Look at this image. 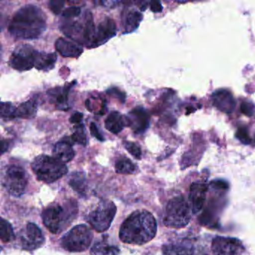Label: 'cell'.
<instances>
[{"label":"cell","instance_id":"603a6c76","mask_svg":"<svg viewBox=\"0 0 255 255\" xmlns=\"http://www.w3.org/2000/svg\"><path fill=\"white\" fill-rule=\"evenodd\" d=\"M142 19V14L139 11L135 9L128 11L125 14V18H124V26H125L124 34L131 33L138 29Z\"/></svg>","mask_w":255,"mask_h":255},{"label":"cell","instance_id":"8992f818","mask_svg":"<svg viewBox=\"0 0 255 255\" xmlns=\"http://www.w3.org/2000/svg\"><path fill=\"white\" fill-rule=\"evenodd\" d=\"M192 207L183 196H177L170 200L165 207L163 222L168 228H184L192 218Z\"/></svg>","mask_w":255,"mask_h":255},{"label":"cell","instance_id":"8d00e7d4","mask_svg":"<svg viewBox=\"0 0 255 255\" xmlns=\"http://www.w3.org/2000/svg\"><path fill=\"white\" fill-rule=\"evenodd\" d=\"M83 119V114L80 112H74L71 117H70L69 122L70 123L73 124V125H80V122H82Z\"/></svg>","mask_w":255,"mask_h":255},{"label":"cell","instance_id":"7a4b0ae2","mask_svg":"<svg viewBox=\"0 0 255 255\" xmlns=\"http://www.w3.org/2000/svg\"><path fill=\"white\" fill-rule=\"evenodd\" d=\"M157 231L156 221L147 210H137L122 224L119 237L128 244L142 245L154 238Z\"/></svg>","mask_w":255,"mask_h":255},{"label":"cell","instance_id":"5bb4252c","mask_svg":"<svg viewBox=\"0 0 255 255\" xmlns=\"http://www.w3.org/2000/svg\"><path fill=\"white\" fill-rule=\"evenodd\" d=\"M117 26L116 22L110 17H107L100 23L96 28L95 38L90 48H96L107 43L109 40L116 36Z\"/></svg>","mask_w":255,"mask_h":255},{"label":"cell","instance_id":"9c48e42d","mask_svg":"<svg viewBox=\"0 0 255 255\" xmlns=\"http://www.w3.org/2000/svg\"><path fill=\"white\" fill-rule=\"evenodd\" d=\"M26 171L17 165H8L2 178V184L10 195L20 197L24 193L27 186Z\"/></svg>","mask_w":255,"mask_h":255},{"label":"cell","instance_id":"9a60e30c","mask_svg":"<svg viewBox=\"0 0 255 255\" xmlns=\"http://www.w3.org/2000/svg\"><path fill=\"white\" fill-rule=\"evenodd\" d=\"M212 101L214 107L222 113H232L236 107V101L232 94L226 89H219L212 95Z\"/></svg>","mask_w":255,"mask_h":255},{"label":"cell","instance_id":"e575fe53","mask_svg":"<svg viewBox=\"0 0 255 255\" xmlns=\"http://www.w3.org/2000/svg\"><path fill=\"white\" fill-rule=\"evenodd\" d=\"M64 6H65V2H62V1H50L49 2V8L55 14H60L63 10Z\"/></svg>","mask_w":255,"mask_h":255},{"label":"cell","instance_id":"ffe728a7","mask_svg":"<svg viewBox=\"0 0 255 255\" xmlns=\"http://www.w3.org/2000/svg\"><path fill=\"white\" fill-rule=\"evenodd\" d=\"M125 127H128L126 116H122L119 112H112L106 119V129L112 133H120L125 129Z\"/></svg>","mask_w":255,"mask_h":255},{"label":"cell","instance_id":"d4e9b609","mask_svg":"<svg viewBox=\"0 0 255 255\" xmlns=\"http://www.w3.org/2000/svg\"><path fill=\"white\" fill-rule=\"evenodd\" d=\"M163 255H192V249L189 245L183 243L169 244L164 246Z\"/></svg>","mask_w":255,"mask_h":255},{"label":"cell","instance_id":"2e32d148","mask_svg":"<svg viewBox=\"0 0 255 255\" xmlns=\"http://www.w3.org/2000/svg\"><path fill=\"white\" fill-rule=\"evenodd\" d=\"M207 191V186L205 183L202 182L192 183L189 195V204L192 207V213H198L202 209L205 202Z\"/></svg>","mask_w":255,"mask_h":255},{"label":"cell","instance_id":"74e56055","mask_svg":"<svg viewBox=\"0 0 255 255\" xmlns=\"http://www.w3.org/2000/svg\"><path fill=\"white\" fill-rule=\"evenodd\" d=\"M150 8L153 12L159 13L162 11L163 8H162V4L158 1H151L150 2Z\"/></svg>","mask_w":255,"mask_h":255},{"label":"cell","instance_id":"1f68e13d","mask_svg":"<svg viewBox=\"0 0 255 255\" xmlns=\"http://www.w3.org/2000/svg\"><path fill=\"white\" fill-rule=\"evenodd\" d=\"M237 139L244 144H250L252 143V138L249 135V131L246 128H240L236 134Z\"/></svg>","mask_w":255,"mask_h":255},{"label":"cell","instance_id":"f1b7e54d","mask_svg":"<svg viewBox=\"0 0 255 255\" xmlns=\"http://www.w3.org/2000/svg\"><path fill=\"white\" fill-rule=\"evenodd\" d=\"M71 139L73 142H77L83 146H86L89 143L87 135H86V129L84 125H76L74 128V133L71 135Z\"/></svg>","mask_w":255,"mask_h":255},{"label":"cell","instance_id":"83f0119b","mask_svg":"<svg viewBox=\"0 0 255 255\" xmlns=\"http://www.w3.org/2000/svg\"><path fill=\"white\" fill-rule=\"evenodd\" d=\"M0 237L2 243H10L15 237L11 224L4 219H1L0 222Z\"/></svg>","mask_w":255,"mask_h":255},{"label":"cell","instance_id":"3957f363","mask_svg":"<svg viewBox=\"0 0 255 255\" xmlns=\"http://www.w3.org/2000/svg\"><path fill=\"white\" fill-rule=\"evenodd\" d=\"M77 213V203L74 200H68L61 204L53 203L43 211L41 216L44 225L50 232L58 234L68 228Z\"/></svg>","mask_w":255,"mask_h":255},{"label":"cell","instance_id":"f546056e","mask_svg":"<svg viewBox=\"0 0 255 255\" xmlns=\"http://www.w3.org/2000/svg\"><path fill=\"white\" fill-rule=\"evenodd\" d=\"M1 118L2 119H14L16 118V110L17 109L14 107L11 103L2 102L1 103Z\"/></svg>","mask_w":255,"mask_h":255},{"label":"cell","instance_id":"30bf717a","mask_svg":"<svg viewBox=\"0 0 255 255\" xmlns=\"http://www.w3.org/2000/svg\"><path fill=\"white\" fill-rule=\"evenodd\" d=\"M38 51L29 44H20L16 47L9 59L10 66L16 71H29L35 65Z\"/></svg>","mask_w":255,"mask_h":255},{"label":"cell","instance_id":"ba28073f","mask_svg":"<svg viewBox=\"0 0 255 255\" xmlns=\"http://www.w3.org/2000/svg\"><path fill=\"white\" fill-rule=\"evenodd\" d=\"M117 208L114 203L110 201L100 202L95 210L88 216L87 221L92 228L98 232H104L110 228Z\"/></svg>","mask_w":255,"mask_h":255},{"label":"cell","instance_id":"484cf974","mask_svg":"<svg viewBox=\"0 0 255 255\" xmlns=\"http://www.w3.org/2000/svg\"><path fill=\"white\" fill-rule=\"evenodd\" d=\"M118 174H132L136 171V166L128 158L123 157L118 159L115 165Z\"/></svg>","mask_w":255,"mask_h":255},{"label":"cell","instance_id":"d6986e66","mask_svg":"<svg viewBox=\"0 0 255 255\" xmlns=\"http://www.w3.org/2000/svg\"><path fill=\"white\" fill-rule=\"evenodd\" d=\"M72 83L69 85H65L64 87H57L50 89L47 92L52 104H55L58 108L62 110L67 107L70 89L73 86Z\"/></svg>","mask_w":255,"mask_h":255},{"label":"cell","instance_id":"4dcf8cb0","mask_svg":"<svg viewBox=\"0 0 255 255\" xmlns=\"http://www.w3.org/2000/svg\"><path fill=\"white\" fill-rule=\"evenodd\" d=\"M124 146H125L126 150L132 155L133 157L137 159H141V150L139 146L135 143L132 142V141H124Z\"/></svg>","mask_w":255,"mask_h":255},{"label":"cell","instance_id":"7402d4cb","mask_svg":"<svg viewBox=\"0 0 255 255\" xmlns=\"http://www.w3.org/2000/svg\"><path fill=\"white\" fill-rule=\"evenodd\" d=\"M119 253V248L110 245L106 237L97 241L91 249L92 255H118Z\"/></svg>","mask_w":255,"mask_h":255},{"label":"cell","instance_id":"8fae6325","mask_svg":"<svg viewBox=\"0 0 255 255\" xmlns=\"http://www.w3.org/2000/svg\"><path fill=\"white\" fill-rule=\"evenodd\" d=\"M212 252L213 255H243L245 247L237 239L216 237L212 243Z\"/></svg>","mask_w":255,"mask_h":255},{"label":"cell","instance_id":"6da1fadb","mask_svg":"<svg viewBox=\"0 0 255 255\" xmlns=\"http://www.w3.org/2000/svg\"><path fill=\"white\" fill-rule=\"evenodd\" d=\"M8 29L18 39H36L47 29V17L37 5H24L14 14Z\"/></svg>","mask_w":255,"mask_h":255},{"label":"cell","instance_id":"cb8c5ba5","mask_svg":"<svg viewBox=\"0 0 255 255\" xmlns=\"http://www.w3.org/2000/svg\"><path fill=\"white\" fill-rule=\"evenodd\" d=\"M38 102L36 100L31 99L20 104L16 110V118L23 119H33L37 114Z\"/></svg>","mask_w":255,"mask_h":255},{"label":"cell","instance_id":"836d02e7","mask_svg":"<svg viewBox=\"0 0 255 255\" xmlns=\"http://www.w3.org/2000/svg\"><path fill=\"white\" fill-rule=\"evenodd\" d=\"M240 110H241L242 113H243V114H244L245 116L251 117V116H253L254 113H255V106L254 105L252 102L245 101V102L242 103Z\"/></svg>","mask_w":255,"mask_h":255},{"label":"cell","instance_id":"d590c367","mask_svg":"<svg viewBox=\"0 0 255 255\" xmlns=\"http://www.w3.org/2000/svg\"><path fill=\"white\" fill-rule=\"evenodd\" d=\"M90 131L92 136L95 137L97 139H98L101 141H104V140H105L104 135H103L101 133V132H100L99 129H98L96 124L94 123V122H92V123H91Z\"/></svg>","mask_w":255,"mask_h":255},{"label":"cell","instance_id":"4316f807","mask_svg":"<svg viewBox=\"0 0 255 255\" xmlns=\"http://www.w3.org/2000/svg\"><path fill=\"white\" fill-rule=\"evenodd\" d=\"M69 185L76 192L81 194L84 193L87 186L85 174L81 172L73 174L69 180Z\"/></svg>","mask_w":255,"mask_h":255},{"label":"cell","instance_id":"ac0fdd59","mask_svg":"<svg viewBox=\"0 0 255 255\" xmlns=\"http://www.w3.org/2000/svg\"><path fill=\"white\" fill-rule=\"evenodd\" d=\"M73 141H69L68 138L62 140L55 144L53 147V156L63 163H67L74 159L75 152L72 147Z\"/></svg>","mask_w":255,"mask_h":255},{"label":"cell","instance_id":"7c38bea8","mask_svg":"<svg viewBox=\"0 0 255 255\" xmlns=\"http://www.w3.org/2000/svg\"><path fill=\"white\" fill-rule=\"evenodd\" d=\"M20 243L25 250L32 251L39 249L45 242L44 235L35 224L29 223L19 234Z\"/></svg>","mask_w":255,"mask_h":255},{"label":"cell","instance_id":"44dd1931","mask_svg":"<svg viewBox=\"0 0 255 255\" xmlns=\"http://www.w3.org/2000/svg\"><path fill=\"white\" fill-rule=\"evenodd\" d=\"M56 60H57V55L56 53H48L38 51L35 67L38 71L48 72L53 69L56 65Z\"/></svg>","mask_w":255,"mask_h":255},{"label":"cell","instance_id":"52a82bcc","mask_svg":"<svg viewBox=\"0 0 255 255\" xmlns=\"http://www.w3.org/2000/svg\"><path fill=\"white\" fill-rule=\"evenodd\" d=\"M93 233L86 225H80L68 231L61 240V246L70 252L87 250L92 243Z\"/></svg>","mask_w":255,"mask_h":255},{"label":"cell","instance_id":"f35d334b","mask_svg":"<svg viewBox=\"0 0 255 255\" xmlns=\"http://www.w3.org/2000/svg\"><path fill=\"white\" fill-rule=\"evenodd\" d=\"M107 93L110 94L112 95H117L119 99L122 101V103H125V94L123 93V92H121V91H119V93L116 94L114 92H113V89H110V90L107 92Z\"/></svg>","mask_w":255,"mask_h":255},{"label":"cell","instance_id":"4fadbf2b","mask_svg":"<svg viewBox=\"0 0 255 255\" xmlns=\"http://www.w3.org/2000/svg\"><path fill=\"white\" fill-rule=\"evenodd\" d=\"M126 120L128 127L138 135L144 133L150 127V116L143 107H135L131 110L126 116Z\"/></svg>","mask_w":255,"mask_h":255},{"label":"cell","instance_id":"ab89813d","mask_svg":"<svg viewBox=\"0 0 255 255\" xmlns=\"http://www.w3.org/2000/svg\"><path fill=\"white\" fill-rule=\"evenodd\" d=\"M9 147V142L7 140H2V154L7 151Z\"/></svg>","mask_w":255,"mask_h":255},{"label":"cell","instance_id":"277c9868","mask_svg":"<svg viewBox=\"0 0 255 255\" xmlns=\"http://www.w3.org/2000/svg\"><path fill=\"white\" fill-rule=\"evenodd\" d=\"M68 20L61 26V31L77 44L86 45L88 48H90L96 33V28L91 11H86L78 20Z\"/></svg>","mask_w":255,"mask_h":255},{"label":"cell","instance_id":"e0dca14e","mask_svg":"<svg viewBox=\"0 0 255 255\" xmlns=\"http://www.w3.org/2000/svg\"><path fill=\"white\" fill-rule=\"evenodd\" d=\"M56 50L65 58H78L81 56L83 48L80 44L72 42L64 38H59L55 43Z\"/></svg>","mask_w":255,"mask_h":255},{"label":"cell","instance_id":"d6a6232c","mask_svg":"<svg viewBox=\"0 0 255 255\" xmlns=\"http://www.w3.org/2000/svg\"><path fill=\"white\" fill-rule=\"evenodd\" d=\"M81 8L78 6H70L64 10L62 17L66 19H74L80 17L81 14Z\"/></svg>","mask_w":255,"mask_h":255},{"label":"cell","instance_id":"5b68a950","mask_svg":"<svg viewBox=\"0 0 255 255\" xmlns=\"http://www.w3.org/2000/svg\"><path fill=\"white\" fill-rule=\"evenodd\" d=\"M32 169L40 181L51 183L68 172V167L54 156L39 155L32 163Z\"/></svg>","mask_w":255,"mask_h":255}]
</instances>
